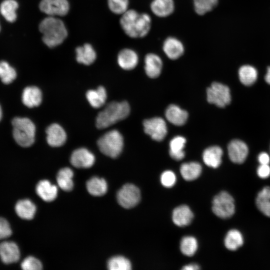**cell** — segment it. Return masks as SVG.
<instances>
[{"label": "cell", "mask_w": 270, "mask_h": 270, "mask_svg": "<svg viewBox=\"0 0 270 270\" xmlns=\"http://www.w3.org/2000/svg\"><path fill=\"white\" fill-rule=\"evenodd\" d=\"M120 24L125 34L132 38L145 37L150 32L152 19L147 13L128 10L122 14Z\"/></svg>", "instance_id": "cell-1"}, {"label": "cell", "mask_w": 270, "mask_h": 270, "mask_svg": "<svg viewBox=\"0 0 270 270\" xmlns=\"http://www.w3.org/2000/svg\"><path fill=\"white\" fill-rule=\"evenodd\" d=\"M39 30L44 42L50 48L61 44L68 35L66 26L60 20L48 16L40 23Z\"/></svg>", "instance_id": "cell-2"}, {"label": "cell", "mask_w": 270, "mask_h": 270, "mask_svg": "<svg viewBox=\"0 0 270 270\" xmlns=\"http://www.w3.org/2000/svg\"><path fill=\"white\" fill-rule=\"evenodd\" d=\"M130 112V107L126 102H112L98 114L96 126L99 129L108 128L127 118Z\"/></svg>", "instance_id": "cell-3"}, {"label": "cell", "mask_w": 270, "mask_h": 270, "mask_svg": "<svg viewBox=\"0 0 270 270\" xmlns=\"http://www.w3.org/2000/svg\"><path fill=\"white\" fill-rule=\"evenodd\" d=\"M12 134L16 143L22 147L30 146L34 142L36 126L28 118L16 117L12 119Z\"/></svg>", "instance_id": "cell-4"}, {"label": "cell", "mask_w": 270, "mask_h": 270, "mask_svg": "<svg viewBox=\"0 0 270 270\" xmlns=\"http://www.w3.org/2000/svg\"><path fill=\"white\" fill-rule=\"evenodd\" d=\"M98 146L103 154L112 158H116L122 152L123 137L118 130H113L105 133L98 140Z\"/></svg>", "instance_id": "cell-5"}, {"label": "cell", "mask_w": 270, "mask_h": 270, "mask_svg": "<svg viewBox=\"0 0 270 270\" xmlns=\"http://www.w3.org/2000/svg\"><path fill=\"white\" fill-rule=\"evenodd\" d=\"M212 210L214 214L220 218H230L235 212L233 197L226 191L220 192L213 198Z\"/></svg>", "instance_id": "cell-6"}, {"label": "cell", "mask_w": 270, "mask_h": 270, "mask_svg": "<svg viewBox=\"0 0 270 270\" xmlns=\"http://www.w3.org/2000/svg\"><path fill=\"white\" fill-rule=\"evenodd\" d=\"M207 100L210 104H214L220 108L228 105L231 101L229 88L218 82H213L206 90Z\"/></svg>", "instance_id": "cell-7"}, {"label": "cell", "mask_w": 270, "mask_h": 270, "mask_svg": "<svg viewBox=\"0 0 270 270\" xmlns=\"http://www.w3.org/2000/svg\"><path fill=\"white\" fill-rule=\"evenodd\" d=\"M118 203L125 208H130L140 202V192L138 187L131 184H127L118 191L116 195Z\"/></svg>", "instance_id": "cell-8"}, {"label": "cell", "mask_w": 270, "mask_h": 270, "mask_svg": "<svg viewBox=\"0 0 270 270\" xmlns=\"http://www.w3.org/2000/svg\"><path fill=\"white\" fill-rule=\"evenodd\" d=\"M144 132L156 141L162 140L167 134L166 124L164 120L160 117L146 120L143 122Z\"/></svg>", "instance_id": "cell-9"}, {"label": "cell", "mask_w": 270, "mask_h": 270, "mask_svg": "<svg viewBox=\"0 0 270 270\" xmlns=\"http://www.w3.org/2000/svg\"><path fill=\"white\" fill-rule=\"evenodd\" d=\"M39 7L42 12L50 16H64L69 10L67 0H42Z\"/></svg>", "instance_id": "cell-10"}, {"label": "cell", "mask_w": 270, "mask_h": 270, "mask_svg": "<svg viewBox=\"0 0 270 270\" xmlns=\"http://www.w3.org/2000/svg\"><path fill=\"white\" fill-rule=\"evenodd\" d=\"M72 164L76 168H89L95 162L94 154L88 149L81 148L74 150L70 156Z\"/></svg>", "instance_id": "cell-11"}, {"label": "cell", "mask_w": 270, "mask_h": 270, "mask_svg": "<svg viewBox=\"0 0 270 270\" xmlns=\"http://www.w3.org/2000/svg\"><path fill=\"white\" fill-rule=\"evenodd\" d=\"M228 154L230 160L235 164H241L246 160L248 148L245 142L240 140H234L228 146Z\"/></svg>", "instance_id": "cell-12"}, {"label": "cell", "mask_w": 270, "mask_h": 270, "mask_svg": "<svg viewBox=\"0 0 270 270\" xmlns=\"http://www.w3.org/2000/svg\"><path fill=\"white\" fill-rule=\"evenodd\" d=\"M162 50L168 58L172 60L179 58L184 52L182 42L174 36L166 38L162 44Z\"/></svg>", "instance_id": "cell-13"}, {"label": "cell", "mask_w": 270, "mask_h": 270, "mask_svg": "<svg viewBox=\"0 0 270 270\" xmlns=\"http://www.w3.org/2000/svg\"><path fill=\"white\" fill-rule=\"evenodd\" d=\"M46 140L52 147L62 146L66 140V134L64 129L58 124L50 125L46 130Z\"/></svg>", "instance_id": "cell-14"}, {"label": "cell", "mask_w": 270, "mask_h": 270, "mask_svg": "<svg viewBox=\"0 0 270 270\" xmlns=\"http://www.w3.org/2000/svg\"><path fill=\"white\" fill-rule=\"evenodd\" d=\"M0 257L6 264L18 262L20 258V252L17 244L12 242H4L0 244Z\"/></svg>", "instance_id": "cell-15"}, {"label": "cell", "mask_w": 270, "mask_h": 270, "mask_svg": "<svg viewBox=\"0 0 270 270\" xmlns=\"http://www.w3.org/2000/svg\"><path fill=\"white\" fill-rule=\"evenodd\" d=\"M144 70L148 76L151 78L158 77L162 68V62L156 54L149 53L144 57Z\"/></svg>", "instance_id": "cell-16"}, {"label": "cell", "mask_w": 270, "mask_h": 270, "mask_svg": "<svg viewBox=\"0 0 270 270\" xmlns=\"http://www.w3.org/2000/svg\"><path fill=\"white\" fill-rule=\"evenodd\" d=\"M194 218V214L186 205H181L175 208L172 214L173 222L178 226H184L190 224Z\"/></svg>", "instance_id": "cell-17"}, {"label": "cell", "mask_w": 270, "mask_h": 270, "mask_svg": "<svg viewBox=\"0 0 270 270\" xmlns=\"http://www.w3.org/2000/svg\"><path fill=\"white\" fill-rule=\"evenodd\" d=\"M138 62V55L134 50L132 49H123L118 54V64L124 70L134 69L137 66Z\"/></svg>", "instance_id": "cell-18"}, {"label": "cell", "mask_w": 270, "mask_h": 270, "mask_svg": "<svg viewBox=\"0 0 270 270\" xmlns=\"http://www.w3.org/2000/svg\"><path fill=\"white\" fill-rule=\"evenodd\" d=\"M174 0H153L150 6L152 12L160 18L167 17L174 10Z\"/></svg>", "instance_id": "cell-19"}, {"label": "cell", "mask_w": 270, "mask_h": 270, "mask_svg": "<svg viewBox=\"0 0 270 270\" xmlns=\"http://www.w3.org/2000/svg\"><path fill=\"white\" fill-rule=\"evenodd\" d=\"M42 101V93L36 86L26 87L22 94V102L26 106L32 108L38 106Z\"/></svg>", "instance_id": "cell-20"}, {"label": "cell", "mask_w": 270, "mask_h": 270, "mask_svg": "<svg viewBox=\"0 0 270 270\" xmlns=\"http://www.w3.org/2000/svg\"><path fill=\"white\" fill-rule=\"evenodd\" d=\"M222 150L218 146H212L206 148L202 154L204 163L209 167L217 168L222 163Z\"/></svg>", "instance_id": "cell-21"}, {"label": "cell", "mask_w": 270, "mask_h": 270, "mask_svg": "<svg viewBox=\"0 0 270 270\" xmlns=\"http://www.w3.org/2000/svg\"><path fill=\"white\" fill-rule=\"evenodd\" d=\"M37 194L44 201L50 202L57 196V187L48 180H42L36 186Z\"/></svg>", "instance_id": "cell-22"}, {"label": "cell", "mask_w": 270, "mask_h": 270, "mask_svg": "<svg viewBox=\"0 0 270 270\" xmlns=\"http://www.w3.org/2000/svg\"><path fill=\"white\" fill-rule=\"evenodd\" d=\"M165 116L168 121L178 126L184 124L188 118L186 111L175 104H170L167 108Z\"/></svg>", "instance_id": "cell-23"}, {"label": "cell", "mask_w": 270, "mask_h": 270, "mask_svg": "<svg viewBox=\"0 0 270 270\" xmlns=\"http://www.w3.org/2000/svg\"><path fill=\"white\" fill-rule=\"evenodd\" d=\"M86 98L92 107L100 108L106 102V92L102 86H100L96 90H88L86 93Z\"/></svg>", "instance_id": "cell-24"}, {"label": "cell", "mask_w": 270, "mask_h": 270, "mask_svg": "<svg viewBox=\"0 0 270 270\" xmlns=\"http://www.w3.org/2000/svg\"><path fill=\"white\" fill-rule=\"evenodd\" d=\"M15 210L18 216L24 220L32 219L36 212L34 204L28 199L22 200L17 202Z\"/></svg>", "instance_id": "cell-25"}, {"label": "cell", "mask_w": 270, "mask_h": 270, "mask_svg": "<svg viewBox=\"0 0 270 270\" xmlns=\"http://www.w3.org/2000/svg\"><path fill=\"white\" fill-rule=\"evenodd\" d=\"M76 52V60L84 64L90 65L93 63L96 58V53L92 46L88 44L78 47Z\"/></svg>", "instance_id": "cell-26"}, {"label": "cell", "mask_w": 270, "mask_h": 270, "mask_svg": "<svg viewBox=\"0 0 270 270\" xmlns=\"http://www.w3.org/2000/svg\"><path fill=\"white\" fill-rule=\"evenodd\" d=\"M256 204L258 210L270 217V186L264 187L257 194Z\"/></svg>", "instance_id": "cell-27"}, {"label": "cell", "mask_w": 270, "mask_h": 270, "mask_svg": "<svg viewBox=\"0 0 270 270\" xmlns=\"http://www.w3.org/2000/svg\"><path fill=\"white\" fill-rule=\"evenodd\" d=\"M202 170L201 165L197 162L184 163L180 168L182 178L187 181L194 180L199 177Z\"/></svg>", "instance_id": "cell-28"}, {"label": "cell", "mask_w": 270, "mask_h": 270, "mask_svg": "<svg viewBox=\"0 0 270 270\" xmlns=\"http://www.w3.org/2000/svg\"><path fill=\"white\" fill-rule=\"evenodd\" d=\"M86 188L92 195L96 196H102L107 192L108 185L102 178L94 176L86 182Z\"/></svg>", "instance_id": "cell-29"}, {"label": "cell", "mask_w": 270, "mask_h": 270, "mask_svg": "<svg viewBox=\"0 0 270 270\" xmlns=\"http://www.w3.org/2000/svg\"><path fill=\"white\" fill-rule=\"evenodd\" d=\"M73 176L74 172L70 168L60 169L56 176V181L60 188L66 192L72 190L74 187Z\"/></svg>", "instance_id": "cell-30"}, {"label": "cell", "mask_w": 270, "mask_h": 270, "mask_svg": "<svg viewBox=\"0 0 270 270\" xmlns=\"http://www.w3.org/2000/svg\"><path fill=\"white\" fill-rule=\"evenodd\" d=\"M186 140L182 136L174 138L170 142V155L174 160H180L184 156V148Z\"/></svg>", "instance_id": "cell-31"}, {"label": "cell", "mask_w": 270, "mask_h": 270, "mask_svg": "<svg viewBox=\"0 0 270 270\" xmlns=\"http://www.w3.org/2000/svg\"><path fill=\"white\" fill-rule=\"evenodd\" d=\"M224 244L226 248L228 250H236L243 245V236L239 230L235 229L231 230L226 234Z\"/></svg>", "instance_id": "cell-32"}, {"label": "cell", "mask_w": 270, "mask_h": 270, "mask_svg": "<svg viewBox=\"0 0 270 270\" xmlns=\"http://www.w3.org/2000/svg\"><path fill=\"white\" fill-rule=\"evenodd\" d=\"M240 82L244 86H250L257 80L258 72L255 68L250 65H244L238 70Z\"/></svg>", "instance_id": "cell-33"}, {"label": "cell", "mask_w": 270, "mask_h": 270, "mask_svg": "<svg viewBox=\"0 0 270 270\" xmlns=\"http://www.w3.org/2000/svg\"><path fill=\"white\" fill-rule=\"evenodd\" d=\"M18 4L15 0H4L0 6V12L9 22H14L16 18V10Z\"/></svg>", "instance_id": "cell-34"}, {"label": "cell", "mask_w": 270, "mask_h": 270, "mask_svg": "<svg viewBox=\"0 0 270 270\" xmlns=\"http://www.w3.org/2000/svg\"><path fill=\"white\" fill-rule=\"evenodd\" d=\"M198 247L196 238L192 236L184 237L180 242V250L185 256H191L194 254Z\"/></svg>", "instance_id": "cell-35"}, {"label": "cell", "mask_w": 270, "mask_h": 270, "mask_svg": "<svg viewBox=\"0 0 270 270\" xmlns=\"http://www.w3.org/2000/svg\"><path fill=\"white\" fill-rule=\"evenodd\" d=\"M218 0H193L195 12L202 16L212 11L218 4Z\"/></svg>", "instance_id": "cell-36"}, {"label": "cell", "mask_w": 270, "mask_h": 270, "mask_svg": "<svg viewBox=\"0 0 270 270\" xmlns=\"http://www.w3.org/2000/svg\"><path fill=\"white\" fill-rule=\"evenodd\" d=\"M107 266L110 270H130L132 268L130 261L120 256L111 258L108 262Z\"/></svg>", "instance_id": "cell-37"}, {"label": "cell", "mask_w": 270, "mask_h": 270, "mask_svg": "<svg viewBox=\"0 0 270 270\" xmlns=\"http://www.w3.org/2000/svg\"><path fill=\"white\" fill-rule=\"evenodd\" d=\"M15 70L5 61L0 62V78L5 84L11 83L16 78Z\"/></svg>", "instance_id": "cell-38"}, {"label": "cell", "mask_w": 270, "mask_h": 270, "mask_svg": "<svg viewBox=\"0 0 270 270\" xmlns=\"http://www.w3.org/2000/svg\"><path fill=\"white\" fill-rule=\"evenodd\" d=\"M110 10L118 14H122L128 10V0H108Z\"/></svg>", "instance_id": "cell-39"}, {"label": "cell", "mask_w": 270, "mask_h": 270, "mask_svg": "<svg viewBox=\"0 0 270 270\" xmlns=\"http://www.w3.org/2000/svg\"><path fill=\"white\" fill-rule=\"evenodd\" d=\"M21 268L24 270H40L42 268V264L36 258L29 256L21 263Z\"/></svg>", "instance_id": "cell-40"}, {"label": "cell", "mask_w": 270, "mask_h": 270, "mask_svg": "<svg viewBox=\"0 0 270 270\" xmlns=\"http://www.w3.org/2000/svg\"><path fill=\"white\" fill-rule=\"evenodd\" d=\"M160 179L162 185L168 188L173 186L176 180L175 174L171 170H166L163 172Z\"/></svg>", "instance_id": "cell-41"}, {"label": "cell", "mask_w": 270, "mask_h": 270, "mask_svg": "<svg viewBox=\"0 0 270 270\" xmlns=\"http://www.w3.org/2000/svg\"><path fill=\"white\" fill-rule=\"evenodd\" d=\"M12 234V229L8 222L5 218L0 217V240L10 236Z\"/></svg>", "instance_id": "cell-42"}, {"label": "cell", "mask_w": 270, "mask_h": 270, "mask_svg": "<svg viewBox=\"0 0 270 270\" xmlns=\"http://www.w3.org/2000/svg\"><path fill=\"white\" fill-rule=\"evenodd\" d=\"M258 176L261 178H266L270 176V166L268 164H260L257 169Z\"/></svg>", "instance_id": "cell-43"}, {"label": "cell", "mask_w": 270, "mask_h": 270, "mask_svg": "<svg viewBox=\"0 0 270 270\" xmlns=\"http://www.w3.org/2000/svg\"><path fill=\"white\" fill-rule=\"evenodd\" d=\"M258 160L260 164H268L270 162V158L267 153L262 152L258 156Z\"/></svg>", "instance_id": "cell-44"}, {"label": "cell", "mask_w": 270, "mask_h": 270, "mask_svg": "<svg viewBox=\"0 0 270 270\" xmlns=\"http://www.w3.org/2000/svg\"><path fill=\"white\" fill-rule=\"evenodd\" d=\"M200 269L198 265L195 264H191L184 266L182 270H197Z\"/></svg>", "instance_id": "cell-45"}, {"label": "cell", "mask_w": 270, "mask_h": 270, "mask_svg": "<svg viewBox=\"0 0 270 270\" xmlns=\"http://www.w3.org/2000/svg\"><path fill=\"white\" fill-rule=\"evenodd\" d=\"M264 78L266 82L270 84V66H268L267 68V72Z\"/></svg>", "instance_id": "cell-46"}, {"label": "cell", "mask_w": 270, "mask_h": 270, "mask_svg": "<svg viewBox=\"0 0 270 270\" xmlns=\"http://www.w3.org/2000/svg\"><path fill=\"white\" fill-rule=\"evenodd\" d=\"M2 108L0 106V120L2 118Z\"/></svg>", "instance_id": "cell-47"}]
</instances>
